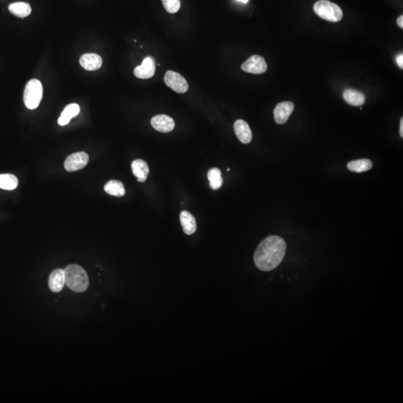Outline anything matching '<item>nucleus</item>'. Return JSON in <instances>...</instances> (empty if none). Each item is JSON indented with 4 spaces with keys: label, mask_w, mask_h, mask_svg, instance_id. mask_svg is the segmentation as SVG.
I'll list each match as a JSON object with an SVG mask.
<instances>
[{
    "label": "nucleus",
    "mask_w": 403,
    "mask_h": 403,
    "mask_svg": "<svg viewBox=\"0 0 403 403\" xmlns=\"http://www.w3.org/2000/svg\"><path fill=\"white\" fill-rule=\"evenodd\" d=\"M287 244L279 236H270L261 242L254 254L255 264L262 271H271L283 261Z\"/></svg>",
    "instance_id": "1"
},
{
    "label": "nucleus",
    "mask_w": 403,
    "mask_h": 403,
    "mask_svg": "<svg viewBox=\"0 0 403 403\" xmlns=\"http://www.w3.org/2000/svg\"><path fill=\"white\" fill-rule=\"evenodd\" d=\"M65 284L76 293L85 292L89 286V279L84 268L78 264H69L65 267Z\"/></svg>",
    "instance_id": "2"
},
{
    "label": "nucleus",
    "mask_w": 403,
    "mask_h": 403,
    "mask_svg": "<svg viewBox=\"0 0 403 403\" xmlns=\"http://www.w3.org/2000/svg\"><path fill=\"white\" fill-rule=\"evenodd\" d=\"M317 15L329 22H339L343 18V11L338 5L328 0L317 2L314 6Z\"/></svg>",
    "instance_id": "3"
},
{
    "label": "nucleus",
    "mask_w": 403,
    "mask_h": 403,
    "mask_svg": "<svg viewBox=\"0 0 403 403\" xmlns=\"http://www.w3.org/2000/svg\"><path fill=\"white\" fill-rule=\"evenodd\" d=\"M43 97V85L37 79H32L27 83L24 90V100L29 109L33 110L38 107Z\"/></svg>",
    "instance_id": "4"
},
{
    "label": "nucleus",
    "mask_w": 403,
    "mask_h": 403,
    "mask_svg": "<svg viewBox=\"0 0 403 403\" xmlns=\"http://www.w3.org/2000/svg\"><path fill=\"white\" fill-rule=\"evenodd\" d=\"M165 82L170 88L178 94H185L189 87L186 79L174 71H168L166 73Z\"/></svg>",
    "instance_id": "5"
},
{
    "label": "nucleus",
    "mask_w": 403,
    "mask_h": 403,
    "mask_svg": "<svg viewBox=\"0 0 403 403\" xmlns=\"http://www.w3.org/2000/svg\"><path fill=\"white\" fill-rule=\"evenodd\" d=\"M241 69L253 74H262L267 70V64L263 57L253 55L241 65Z\"/></svg>",
    "instance_id": "6"
},
{
    "label": "nucleus",
    "mask_w": 403,
    "mask_h": 403,
    "mask_svg": "<svg viewBox=\"0 0 403 403\" xmlns=\"http://www.w3.org/2000/svg\"><path fill=\"white\" fill-rule=\"evenodd\" d=\"M89 156L86 152H80L72 154L66 158L64 168L66 171L74 172L84 168L88 163Z\"/></svg>",
    "instance_id": "7"
},
{
    "label": "nucleus",
    "mask_w": 403,
    "mask_h": 403,
    "mask_svg": "<svg viewBox=\"0 0 403 403\" xmlns=\"http://www.w3.org/2000/svg\"><path fill=\"white\" fill-rule=\"evenodd\" d=\"M155 72V61L152 57L148 56L144 58L142 64L136 68L135 76L139 79H150Z\"/></svg>",
    "instance_id": "8"
},
{
    "label": "nucleus",
    "mask_w": 403,
    "mask_h": 403,
    "mask_svg": "<svg viewBox=\"0 0 403 403\" xmlns=\"http://www.w3.org/2000/svg\"><path fill=\"white\" fill-rule=\"evenodd\" d=\"M294 110V105L292 102H282L276 105L274 109V120L277 124H284L289 119Z\"/></svg>",
    "instance_id": "9"
},
{
    "label": "nucleus",
    "mask_w": 403,
    "mask_h": 403,
    "mask_svg": "<svg viewBox=\"0 0 403 403\" xmlns=\"http://www.w3.org/2000/svg\"><path fill=\"white\" fill-rule=\"evenodd\" d=\"M152 127L162 133L170 132L175 128V122L173 118L165 115H156L151 120Z\"/></svg>",
    "instance_id": "10"
},
{
    "label": "nucleus",
    "mask_w": 403,
    "mask_h": 403,
    "mask_svg": "<svg viewBox=\"0 0 403 403\" xmlns=\"http://www.w3.org/2000/svg\"><path fill=\"white\" fill-rule=\"evenodd\" d=\"M235 135L238 137L239 141L244 144L251 142L253 139V133L248 123L243 120H238L234 124Z\"/></svg>",
    "instance_id": "11"
},
{
    "label": "nucleus",
    "mask_w": 403,
    "mask_h": 403,
    "mask_svg": "<svg viewBox=\"0 0 403 403\" xmlns=\"http://www.w3.org/2000/svg\"><path fill=\"white\" fill-rule=\"evenodd\" d=\"M65 284L64 271L62 269H55L50 274L49 278V287L51 292L58 293L62 290Z\"/></svg>",
    "instance_id": "12"
},
{
    "label": "nucleus",
    "mask_w": 403,
    "mask_h": 403,
    "mask_svg": "<svg viewBox=\"0 0 403 403\" xmlns=\"http://www.w3.org/2000/svg\"><path fill=\"white\" fill-rule=\"evenodd\" d=\"M81 66L86 71H97L102 64V58L99 55L94 53L83 55L79 60Z\"/></svg>",
    "instance_id": "13"
},
{
    "label": "nucleus",
    "mask_w": 403,
    "mask_h": 403,
    "mask_svg": "<svg viewBox=\"0 0 403 403\" xmlns=\"http://www.w3.org/2000/svg\"><path fill=\"white\" fill-rule=\"evenodd\" d=\"M131 170L133 174L138 178V182L144 183L147 180L149 173V168L145 161L142 159L135 160L131 163Z\"/></svg>",
    "instance_id": "14"
},
{
    "label": "nucleus",
    "mask_w": 403,
    "mask_h": 403,
    "mask_svg": "<svg viewBox=\"0 0 403 403\" xmlns=\"http://www.w3.org/2000/svg\"><path fill=\"white\" fill-rule=\"evenodd\" d=\"M180 222H181L182 226L184 232L186 235H192L196 230V219L191 214L187 211H182L180 214Z\"/></svg>",
    "instance_id": "15"
},
{
    "label": "nucleus",
    "mask_w": 403,
    "mask_h": 403,
    "mask_svg": "<svg viewBox=\"0 0 403 403\" xmlns=\"http://www.w3.org/2000/svg\"><path fill=\"white\" fill-rule=\"evenodd\" d=\"M343 96L346 102L352 106H361L365 104V96L359 91L347 89L344 91Z\"/></svg>",
    "instance_id": "16"
},
{
    "label": "nucleus",
    "mask_w": 403,
    "mask_h": 403,
    "mask_svg": "<svg viewBox=\"0 0 403 403\" xmlns=\"http://www.w3.org/2000/svg\"><path fill=\"white\" fill-rule=\"evenodd\" d=\"M79 112H80V108L77 104L72 103L66 105L58 119V124L60 126H66L73 118L79 115Z\"/></svg>",
    "instance_id": "17"
},
{
    "label": "nucleus",
    "mask_w": 403,
    "mask_h": 403,
    "mask_svg": "<svg viewBox=\"0 0 403 403\" xmlns=\"http://www.w3.org/2000/svg\"><path fill=\"white\" fill-rule=\"evenodd\" d=\"M9 10L11 14L20 17V18L28 17L32 12V8H31L30 5L27 3H23V2L12 3L9 6Z\"/></svg>",
    "instance_id": "18"
},
{
    "label": "nucleus",
    "mask_w": 403,
    "mask_h": 403,
    "mask_svg": "<svg viewBox=\"0 0 403 403\" xmlns=\"http://www.w3.org/2000/svg\"><path fill=\"white\" fill-rule=\"evenodd\" d=\"M104 190L108 194L114 196H118V197H122L126 193L124 185L121 182L118 181V180H110L108 182L105 184Z\"/></svg>",
    "instance_id": "19"
},
{
    "label": "nucleus",
    "mask_w": 403,
    "mask_h": 403,
    "mask_svg": "<svg viewBox=\"0 0 403 403\" xmlns=\"http://www.w3.org/2000/svg\"><path fill=\"white\" fill-rule=\"evenodd\" d=\"M373 167V163L370 159H364L352 161L347 164V168L355 173H362L370 170Z\"/></svg>",
    "instance_id": "20"
},
{
    "label": "nucleus",
    "mask_w": 403,
    "mask_h": 403,
    "mask_svg": "<svg viewBox=\"0 0 403 403\" xmlns=\"http://www.w3.org/2000/svg\"><path fill=\"white\" fill-rule=\"evenodd\" d=\"M208 180L211 189L217 190L220 188L223 183V180L220 169L217 167L210 169L208 172Z\"/></svg>",
    "instance_id": "21"
},
{
    "label": "nucleus",
    "mask_w": 403,
    "mask_h": 403,
    "mask_svg": "<svg viewBox=\"0 0 403 403\" xmlns=\"http://www.w3.org/2000/svg\"><path fill=\"white\" fill-rule=\"evenodd\" d=\"M18 185V180L12 174L0 175V188L3 190L12 191Z\"/></svg>",
    "instance_id": "22"
},
{
    "label": "nucleus",
    "mask_w": 403,
    "mask_h": 403,
    "mask_svg": "<svg viewBox=\"0 0 403 403\" xmlns=\"http://www.w3.org/2000/svg\"><path fill=\"white\" fill-rule=\"evenodd\" d=\"M162 1L166 11L170 14L178 12L181 7L180 0H162Z\"/></svg>",
    "instance_id": "23"
},
{
    "label": "nucleus",
    "mask_w": 403,
    "mask_h": 403,
    "mask_svg": "<svg viewBox=\"0 0 403 403\" xmlns=\"http://www.w3.org/2000/svg\"><path fill=\"white\" fill-rule=\"evenodd\" d=\"M396 62H397V64L399 65V68H403V55L400 54L398 55L396 58Z\"/></svg>",
    "instance_id": "24"
},
{
    "label": "nucleus",
    "mask_w": 403,
    "mask_h": 403,
    "mask_svg": "<svg viewBox=\"0 0 403 403\" xmlns=\"http://www.w3.org/2000/svg\"><path fill=\"white\" fill-rule=\"evenodd\" d=\"M397 24L399 26V27H400L401 29L403 28V16L401 15L399 18L397 19Z\"/></svg>",
    "instance_id": "25"
},
{
    "label": "nucleus",
    "mask_w": 403,
    "mask_h": 403,
    "mask_svg": "<svg viewBox=\"0 0 403 403\" xmlns=\"http://www.w3.org/2000/svg\"><path fill=\"white\" fill-rule=\"evenodd\" d=\"M399 135L401 138H403V118L400 120V127H399Z\"/></svg>",
    "instance_id": "26"
},
{
    "label": "nucleus",
    "mask_w": 403,
    "mask_h": 403,
    "mask_svg": "<svg viewBox=\"0 0 403 403\" xmlns=\"http://www.w3.org/2000/svg\"><path fill=\"white\" fill-rule=\"evenodd\" d=\"M237 1L240 2V3H248L249 0H237Z\"/></svg>",
    "instance_id": "27"
}]
</instances>
